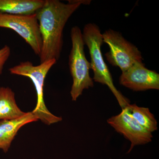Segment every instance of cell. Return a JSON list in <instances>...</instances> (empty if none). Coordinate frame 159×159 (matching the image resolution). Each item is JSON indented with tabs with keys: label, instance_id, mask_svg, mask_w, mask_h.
<instances>
[{
	"label": "cell",
	"instance_id": "6da1fadb",
	"mask_svg": "<svg viewBox=\"0 0 159 159\" xmlns=\"http://www.w3.org/2000/svg\"><path fill=\"white\" fill-rule=\"evenodd\" d=\"M87 1H69L65 4L58 0H45L36 12L42 39L40 62L58 60L62 51L63 31L67 22L81 4Z\"/></svg>",
	"mask_w": 159,
	"mask_h": 159
},
{
	"label": "cell",
	"instance_id": "7a4b0ae2",
	"mask_svg": "<svg viewBox=\"0 0 159 159\" xmlns=\"http://www.w3.org/2000/svg\"><path fill=\"white\" fill-rule=\"evenodd\" d=\"M82 36L91 57V68L94 74L93 80L107 86L120 107L122 109L125 108L129 104V102L114 85L111 74L102 57L101 46L103 44V39L99 27L94 23L86 24L84 28Z\"/></svg>",
	"mask_w": 159,
	"mask_h": 159
},
{
	"label": "cell",
	"instance_id": "3957f363",
	"mask_svg": "<svg viewBox=\"0 0 159 159\" xmlns=\"http://www.w3.org/2000/svg\"><path fill=\"white\" fill-rule=\"evenodd\" d=\"M57 61L55 59L50 60L37 66L34 65L31 61H23L9 69L10 74L29 77L33 82L37 95V102L35 108L31 112L38 120L48 125L62 120L61 117L51 113L46 107L44 100L45 79L49 70Z\"/></svg>",
	"mask_w": 159,
	"mask_h": 159
},
{
	"label": "cell",
	"instance_id": "277c9868",
	"mask_svg": "<svg viewBox=\"0 0 159 159\" xmlns=\"http://www.w3.org/2000/svg\"><path fill=\"white\" fill-rule=\"evenodd\" d=\"M72 48L69 57V65L73 84L70 91L73 101H76L84 89L94 86L93 80L89 74L90 63L86 57L82 32L80 28L74 26L71 30Z\"/></svg>",
	"mask_w": 159,
	"mask_h": 159
},
{
	"label": "cell",
	"instance_id": "5b68a950",
	"mask_svg": "<svg viewBox=\"0 0 159 159\" xmlns=\"http://www.w3.org/2000/svg\"><path fill=\"white\" fill-rule=\"evenodd\" d=\"M102 35L103 43L107 44L110 48L105 56L112 66L118 67L124 72L136 62L142 61L141 51L136 46L124 38L120 32L108 29Z\"/></svg>",
	"mask_w": 159,
	"mask_h": 159
},
{
	"label": "cell",
	"instance_id": "8992f818",
	"mask_svg": "<svg viewBox=\"0 0 159 159\" xmlns=\"http://www.w3.org/2000/svg\"><path fill=\"white\" fill-rule=\"evenodd\" d=\"M0 28L11 29L20 35L39 56L42 39L36 13L11 15L0 12Z\"/></svg>",
	"mask_w": 159,
	"mask_h": 159
},
{
	"label": "cell",
	"instance_id": "52a82bcc",
	"mask_svg": "<svg viewBox=\"0 0 159 159\" xmlns=\"http://www.w3.org/2000/svg\"><path fill=\"white\" fill-rule=\"evenodd\" d=\"M107 123L119 134L130 141V152L136 145H145L152 141V134L145 129L131 115L128 110L122 109L119 115L111 117Z\"/></svg>",
	"mask_w": 159,
	"mask_h": 159
},
{
	"label": "cell",
	"instance_id": "ba28073f",
	"mask_svg": "<svg viewBox=\"0 0 159 159\" xmlns=\"http://www.w3.org/2000/svg\"><path fill=\"white\" fill-rule=\"evenodd\" d=\"M121 85L134 91L159 89V74L148 70L142 62L138 61L119 77Z\"/></svg>",
	"mask_w": 159,
	"mask_h": 159
},
{
	"label": "cell",
	"instance_id": "9c48e42d",
	"mask_svg": "<svg viewBox=\"0 0 159 159\" xmlns=\"http://www.w3.org/2000/svg\"><path fill=\"white\" fill-rule=\"evenodd\" d=\"M38 120L32 112H28L25 116L17 119L1 120L0 149H2L5 153H7L20 129L28 123Z\"/></svg>",
	"mask_w": 159,
	"mask_h": 159
},
{
	"label": "cell",
	"instance_id": "30bf717a",
	"mask_svg": "<svg viewBox=\"0 0 159 159\" xmlns=\"http://www.w3.org/2000/svg\"><path fill=\"white\" fill-rule=\"evenodd\" d=\"M44 2V0H0V12L11 15L33 14Z\"/></svg>",
	"mask_w": 159,
	"mask_h": 159
},
{
	"label": "cell",
	"instance_id": "8fae6325",
	"mask_svg": "<svg viewBox=\"0 0 159 159\" xmlns=\"http://www.w3.org/2000/svg\"><path fill=\"white\" fill-rule=\"evenodd\" d=\"M27 112L18 106L13 91L9 87H0V121L12 120L25 116Z\"/></svg>",
	"mask_w": 159,
	"mask_h": 159
},
{
	"label": "cell",
	"instance_id": "7c38bea8",
	"mask_svg": "<svg viewBox=\"0 0 159 159\" xmlns=\"http://www.w3.org/2000/svg\"><path fill=\"white\" fill-rule=\"evenodd\" d=\"M125 107L134 119L145 129L151 133L157 130V122L149 109L140 107L135 104H129Z\"/></svg>",
	"mask_w": 159,
	"mask_h": 159
},
{
	"label": "cell",
	"instance_id": "4fadbf2b",
	"mask_svg": "<svg viewBox=\"0 0 159 159\" xmlns=\"http://www.w3.org/2000/svg\"><path fill=\"white\" fill-rule=\"evenodd\" d=\"M11 54V49L7 45L0 49V75L2 74L5 64Z\"/></svg>",
	"mask_w": 159,
	"mask_h": 159
}]
</instances>
